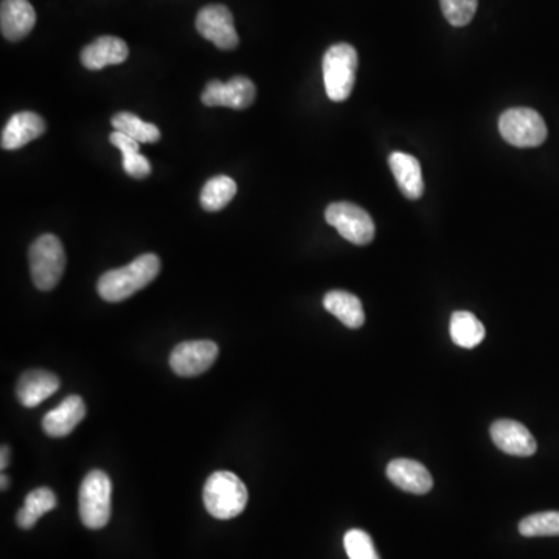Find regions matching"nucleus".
<instances>
[{
	"mask_svg": "<svg viewBox=\"0 0 559 559\" xmlns=\"http://www.w3.org/2000/svg\"><path fill=\"white\" fill-rule=\"evenodd\" d=\"M129 49L123 39L115 36H100L84 47L81 52V64L87 70H101L108 66H117L128 60Z\"/></svg>",
	"mask_w": 559,
	"mask_h": 559,
	"instance_id": "4468645a",
	"label": "nucleus"
},
{
	"mask_svg": "<svg viewBox=\"0 0 559 559\" xmlns=\"http://www.w3.org/2000/svg\"><path fill=\"white\" fill-rule=\"evenodd\" d=\"M109 142L122 151V167L129 178L146 179L151 174V164L140 154V143L123 132L115 131L109 136Z\"/></svg>",
	"mask_w": 559,
	"mask_h": 559,
	"instance_id": "aec40b11",
	"label": "nucleus"
},
{
	"mask_svg": "<svg viewBox=\"0 0 559 559\" xmlns=\"http://www.w3.org/2000/svg\"><path fill=\"white\" fill-rule=\"evenodd\" d=\"M28 263L36 288L52 291L60 283L67 263L60 238L52 233L41 235L28 250Z\"/></svg>",
	"mask_w": 559,
	"mask_h": 559,
	"instance_id": "20e7f679",
	"label": "nucleus"
},
{
	"mask_svg": "<svg viewBox=\"0 0 559 559\" xmlns=\"http://www.w3.org/2000/svg\"><path fill=\"white\" fill-rule=\"evenodd\" d=\"M237 195V182L229 176H216L207 181L201 191L202 209L207 212L223 210Z\"/></svg>",
	"mask_w": 559,
	"mask_h": 559,
	"instance_id": "5701e85b",
	"label": "nucleus"
},
{
	"mask_svg": "<svg viewBox=\"0 0 559 559\" xmlns=\"http://www.w3.org/2000/svg\"><path fill=\"white\" fill-rule=\"evenodd\" d=\"M112 483L108 474L95 469L84 477L78 493L81 522L87 528L100 530L111 519Z\"/></svg>",
	"mask_w": 559,
	"mask_h": 559,
	"instance_id": "39448f33",
	"label": "nucleus"
},
{
	"mask_svg": "<svg viewBox=\"0 0 559 559\" xmlns=\"http://www.w3.org/2000/svg\"><path fill=\"white\" fill-rule=\"evenodd\" d=\"M494 445L508 455L530 457L535 454L538 445L532 432L524 424L513 420L494 421L490 429Z\"/></svg>",
	"mask_w": 559,
	"mask_h": 559,
	"instance_id": "9b49d317",
	"label": "nucleus"
},
{
	"mask_svg": "<svg viewBox=\"0 0 559 559\" xmlns=\"http://www.w3.org/2000/svg\"><path fill=\"white\" fill-rule=\"evenodd\" d=\"M389 165L403 195L409 199H420L424 191L420 162L410 154L396 151L390 156Z\"/></svg>",
	"mask_w": 559,
	"mask_h": 559,
	"instance_id": "a211bd4d",
	"label": "nucleus"
},
{
	"mask_svg": "<svg viewBox=\"0 0 559 559\" xmlns=\"http://www.w3.org/2000/svg\"><path fill=\"white\" fill-rule=\"evenodd\" d=\"M257 97V87L249 78L235 77L227 83L213 80L207 83L202 92V103L209 108L223 106V108L243 109L249 108Z\"/></svg>",
	"mask_w": 559,
	"mask_h": 559,
	"instance_id": "9d476101",
	"label": "nucleus"
},
{
	"mask_svg": "<svg viewBox=\"0 0 559 559\" xmlns=\"http://www.w3.org/2000/svg\"><path fill=\"white\" fill-rule=\"evenodd\" d=\"M196 30L202 38L209 39L221 50L237 49L240 44L233 25V14L224 5H209L196 16Z\"/></svg>",
	"mask_w": 559,
	"mask_h": 559,
	"instance_id": "1a4fd4ad",
	"label": "nucleus"
},
{
	"mask_svg": "<svg viewBox=\"0 0 559 559\" xmlns=\"http://www.w3.org/2000/svg\"><path fill=\"white\" fill-rule=\"evenodd\" d=\"M202 497L213 518L227 521L243 513L249 494L240 477L230 471H216L205 482Z\"/></svg>",
	"mask_w": 559,
	"mask_h": 559,
	"instance_id": "f03ea898",
	"label": "nucleus"
},
{
	"mask_svg": "<svg viewBox=\"0 0 559 559\" xmlns=\"http://www.w3.org/2000/svg\"><path fill=\"white\" fill-rule=\"evenodd\" d=\"M325 219L342 238L356 246H367L375 238L376 229L372 216L359 205L351 202H334L325 210Z\"/></svg>",
	"mask_w": 559,
	"mask_h": 559,
	"instance_id": "0eeeda50",
	"label": "nucleus"
},
{
	"mask_svg": "<svg viewBox=\"0 0 559 559\" xmlns=\"http://www.w3.org/2000/svg\"><path fill=\"white\" fill-rule=\"evenodd\" d=\"M159 272L160 260L157 255H140L125 268L112 269L101 275L97 285L98 296L105 302H123L150 285Z\"/></svg>",
	"mask_w": 559,
	"mask_h": 559,
	"instance_id": "f257e3e1",
	"label": "nucleus"
},
{
	"mask_svg": "<svg viewBox=\"0 0 559 559\" xmlns=\"http://www.w3.org/2000/svg\"><path fill=\"white\" fill-rule=\"evenodd\" d=\"M345 552L350 559H381L369 533L350 530L344 538Z\"/></svg>",
	"mask_w": 559,
	"mask_h": 559,
	"instance_id": "bb28decb",
	"label": "nucleus"
},
{
	"mask_svg": "<svg viewBox=\"0 0 559 559\" xmlns=\"http://www.w3.org/2000/svg\"><path fill=\"white\" fill-rule=\"evenodd\" d=\"M323 81L331 101H345L353 92L358 70V52L350 44H334L323 55Z\"/></svg>",
	"mask_w": 559,
	"mask_h": 559,
	"instance_id": "7ed1b4c3",
	"label": "nucleus"
},
{
	"mask_svg": "<svg viewBox=\"0 0 559 559\" xmlns=\"http://www.w3.org/2000/svg\"><path fill=\"white\" fill-rule=\"evenodd\" d=\"M446 21L454 27H465L473 21L479 0H440Z\"/></svg>",
	"mask_w": 559,
	"mask_h": 559,
	"instance_id": "a878e982",
	"label": "nucleus"
},
{
	"mask_svg": "<svg viewBox=\"0 0 559 559\" xmlns=\"http://www.w3.org/2000/svg\"><path fill=\"white\" fill-rule=\"evenodd\" d=\"M46 132V122L41 115L32 111L11 115L2 131V148L7 151L19 150L22 146L38 139Z\"/></svg>",
	"mask_w": 559,
	"mask_h": 559,
	"instance_id": "ddd939ff",
	"label": "nucleus"
},
{
	"mask_svg": "<svg viewBox=\"0 0 559 559\" xmlns=\"http://www.w3.org/2000/svg\"><path fill=\"white\" fill-rule=\"evenodd\" d=\"M387 477L393 485L412 494L429 493L434 485L426 466L410 459L392 460L387 466Z\"/></svg>",
	"mask_w": 559,
	"mask_h": 559,
	"instance_id": "2eb2a0df",
	"label": "nucleus"
},
{
	"mask_svg": "<svg viewBox=\"0 0 559 559\" xmlns=\"http://www.w3.org/2000/svg\"><path fill=\"white\" fill-rule=\"evenodd\" d=\"M500 136L518 148H536L547 139V126L541 115L530 108H513L499 119Z\"/></svg>",
	"mask_w": 559,
	"mask_h": 559,
	"instance_id": "423d86ee",
	"label": "nucleus"
},
{
	"mask_svg": "<svg viewBox=\"0 0 559 559\" xmlns=\"http://www.w3.org/2000/svg\"><path fill=\"white\" fill-rule=\"evenodd\" d=\"M56 496L50 488H38V490L32 491L25 497L24 505H22L21 510L18 511V516H16V521L18 525L24 530H30V528L35 527L36 522L44 516V514L52 511L56 507Z\"/></svg>",
	"mask_w": 559,
	"mask_h": 559,
	"instance_id": "4be33fe9",
	"label": "nucleus"
},
{
	"mask_svg": "<svg viewBox=\"0 0 559 559\" xmlns=\"http://www.w3.org/2000/svg\"><path fill=\"white\" fill-rule=\"evenodd\" d=\"M60 379L46 370H28L19 378L16 395L19 403L28 409L38 407L47 398L58 392Z\"/></svg>",
	"mask_w": 559,
	"mask_h": 559,
	"instance_id": "f3484780",
	"label": "nucleus"
},
{
	"mask_svg": "<svg viewBox=\"0 0 559 559\" xmlns=\"http://www.w3.org/2000/svg\"><path fill=\"white\" fill-rule=\"evenodd\" d=\"M86 417V404L78 395L67 396L63 403L42 420V429L49 437H66Z\"/></svg>",
	"mask_w": 559,
	"mask_h": 559,
	"instance_id": "dca6fc26",
	"label": "nucleus"
},
{
	"mask_svg": "<svg viewBox=\"0 0 559 559\" xmlns=\"http://www.w3.org/2000/svg\"><path fill=\"white\" fill-rule=\"evenodd\" d=\"M452 341L462 348H474L485 339V327L482 322L469 311H455L451 317Z\"/></svg>",
	"mask_w": 559,
	"mask_h": 559,
	"instance_id": "412c9836",
	"label": "nucleus"
},
{
	"mask_svg": "<svg viewBox=\"0 0 559 559\" xmlns=\"http://www.w3.org/2000/svg\"><path fill=\"white\" fill-rule=\"evenodd\" d=\"M519 533L525 538L559 536V511H544L522 519Z\"/></svg>",
	"mask_w": 559,
	"mask_h": 559,
	"instance_id": "393cba45",
	"label": "nucleus"
},
{
	"mask_svg": "<svg viewBox=\"0 0 559 559\" xmlns=\"http://www.w3.org/2000/svg\"><path fill=\"white\" fill-rule=\"evenodd\" d=\"M8 483H10V480H8V477L5 476V474H2V490H7Z\"/></svg>",
	"mask_w": 559,
	"mask_h": 559,
	"instance_id": "c85d7f7f",
	"label": "nucleus"
},
{
	"mask_svg": "<svg viewBox=\"0 0 559 559\" xmlns=\"http://www.w3.org/2000/svg\"><path fill=\"white\" fill-rule=\"evenodd\" d=\"M36 24V13L28 0H2L0 30L8 41L24 39Z\"/></svg>",
	"mask_w": 559,
	"mask_h": 559,
	"instance_id": "f8f14e48",
	"label": "nucleus"
},
{
	"mask_svg": "<svg viewBox=\"0 0 559 559\" xmlns=\"http://www.w3.org/2000/svg\"><path fill=\"white\" fill-rule=\"evenodd\" d=\"M328 313L341 320L345 327L361 328L365 322L364 306L358 297L347 291H330L323 297Z\"/></svg>",
	"mask_w": 559,
	"mask_h": 559,
	"instance_id": "6ab92c4d",
	"label": "nucleus"
},
{
	"mask_svg": "<svg viewBox=\"0 0 559 559\" xmlns=\"http://www.w3.org/2000/svg\"><path fill=\"white\" fill-rule=\"evenodd\" d=\"M219 355V348L212 341H188L176 345L171 351L170 367L182 378L202 375L212 367Z\"/></svg>",
	"mask_w": 559,
	"mask_h": 559,
	"instance_id": "6e6552de",
	"label": "nucleus"
},
{
	"mask_svg": "<svg viewBox=\"0 0 559 559\" xmlns=\"http://www.w3.org/2000/svg\"><path fill=\"white\" fill-rule=\"evenodd\" d=\"M115 131L123 132L139 143H156L160 140V131L153 123L143 122L136 114L119 112L111 120Z\"/></svg>",
	"mask_w": 559,
	"mask_h": 559,
	"instance_id": "b1692460",
	"label": "nucleus"
},
{
	"mask_svg": "<svg viewBox=\"0 0 559 559\" xmlns=\"http://www.w3.org/2000/svg\"><path fill=\"white\" fill-rule=\"evenodd\" d=\"M8 463H10V448H8V446H2V462H0V466H2V471H5V468H7Z\"/></svg>",
	"mask_w": 559,
	"mask_h": 559,
	"instance_id": "cd10ccee",
	"label": "nucleus"
}]
</instances>
